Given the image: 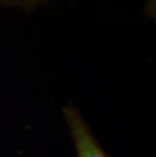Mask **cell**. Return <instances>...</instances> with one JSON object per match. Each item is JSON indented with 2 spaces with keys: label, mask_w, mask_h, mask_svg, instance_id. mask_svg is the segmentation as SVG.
Returning a JSON list of instances; mask_svg holds the SVG:
<instances>
[{
  "label": "cell",
  "mask_w": 156,
  "mask_h": 157,
  "mask_svg": "<svg viewBox=\"0 0 156 157\" xmlns=\"http://www.w3.org/2000/svg\"><path fill=\"white\" fill-rule=\"evenodd\" d=\"M62 111L70 130L77 157H109L92 134L90 127L84 121L74 103H67L63 106Z\"/></svg>",
  "instance_id": "obj_1"
},
{
  "label": "cell",
  "mask_w": 156,
  "mask_h": 157,
  "mask_svg": "<svg viewBox=\"0 0 156 157\" xmlns=\"http://www.w3.org/2000/svg\"><path fill=\"white\" fill-rule=\"evenodd\" d=\"M54 0H0V4L4 7H18L25 13H32L39 6Z\"/></svg>",
  "instance_id": "obj_2"
}]
</instances>
